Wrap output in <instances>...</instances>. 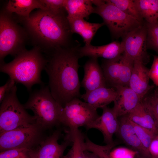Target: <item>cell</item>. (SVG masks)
<instances>
[{"label": "cell", "mask_w": 158, "mask_h": 158, "mask_svg": "<svg viewBox=\"0 0 158 158\" xmlns=\"http://www.w3.org/2000/svg\"><path fill=\"white\" fill-rule=\"evenodd\" d=\"M16 82L12 79H9L3 85L0 87V103L2 102L6 95L16 85Z\"/></svg>", "instance_id": "34"}, {"label": "cell", "mask_w": 158, "mask_h": 158, "mask_svg": "<svg viewBox=\"0 0 158 158\" xmlns=\"http://www.w3.org/2000/svg\"><path fill=\"white\" fill-rule=\"evenodd\" d=\"M117 95V92L115 88L104 87L81 95L80 98L97 109L99 108L102 109L114 102Z\"/></svg>", "instance_id": "19"}, {"label": "cell", "mask_w": 158, "mask_h": 158, "mask_svg": "<svg viewBox=\"0 0 158 158\" xmlns=\"http://www.w3.org/2000/svg\"><path fill=\"white\" fill-rule=\"evenodd\" d=\"M65 139L69 140L72 147L63 158H85L84 152L85 136L78 128L66 130Z\"/></svg>", "instance_id": "23"}, {"label": "cell", "mask_w": 158, "mask_h": 158, "mask_svg": "<svg viewBox=\"0 0 158 158\" xmlns=\"http://www.w3.org/2000/svg\"><path fill=\"white\" fill-rule=\"evenodd\" d=\"M93 4L95 5L96 6L101 5L105 2V0H91Z\"/></svg>", "instance_id": "37"}, {"label": "cell", "mask_w": 158, "mask_h": 158, "mask_svg": "<svg viewBox=\"0 0 158 158\" xmlns=\"http://www.w3.org/2000/svg\"><path fill=\"white\" fill-rule=\"evenodd\" d=\"M16 85L5 96L0 107V133L36 123L26 111L16 95Z\"/></svg>", "instance_id": "7"}, {"label": "cell", "mask_w": 158, "mask_h": 158, "mask_svg": "<svg viewBox=\"0 0 158 158\" xmlns=\"http://www.w3.org/2000/svg\"><path fill=\"white\" fill-rule=\"evenodd\" d=\"M117 92L112 108L118 118L127 114L135 108L142 100L128 86L114 87Z\"/></svg>", "instance_id": "13"}, {"label": "cell", "mask_w": 158, "mask_h": 158, "mask_svg": "<svg viewBox=\"0 0 158 158\" xmlns=\"http://www.w3.org/2000/svg\"><path fill=\"white\" fill-rule=\"evenodd\" d=\"M41 49L37 46L26 49L15 56L11 62L0 64V71L8 74L16 83L25 86L28 91L36 84L44 85L41 80L42 71L48 62Z\"/></svg>", "instance_id": "3"}, {"label": "cell", "mask_w": 158, "mask_h": 158, "mask_svg": "<svg viewBox=\"0 0 158 158\" xmlns=\"http://www.w3.org/2000/svg\"><path fill=\"white\" fill-rule=\"evenodd\" d=\"M78 46H70L54 51L48 56L44 68L49 78L48 86L53 97L63 107L68 102L80 97L78 70L80 58Z\"/></svg>", "instance_id": "2"}, {"label": "cell", "mask_w": 158, "mask_h": 158, "mask_svg": "<svg viewBox=\"0 0 158 158\" xmlns=\"http://www.w3.org/2000/svg\"><path fill=\"white\" fill-rule=\"evenodd\" d=\"M37 149H10L0 152V158H34Z\"/></svg>", "instance_id": "29"}, {"label": "cell", "mask_w": 158, "mask_h": 158, "mask_svg": "<svg viewBox=\"0 0 158 158\" xmlns=\"http://www.w3.org/2000/svg\"><path fill=\"white\" fill-rule=\"evenodd\" d=\"M142 99L152 111L158 126V97L154 92Z\"/></svg>", "instance_id": "31"}, {"label": "cell", "mask_w": 158, "mask_h": 158, "mask_svg": "<svg viewBox=\"0 0 158 158\" xmlns=\"http://www.w3.org/2000/svg\"><path fill=\"white\" fill-rule=\"evenodd\" d=\"M84 75L81 85L88 93L98 88L106 87L102 70L97 58H90L83 66Z\"/></svg>", "instance_id": "15"}, {"label": "cell", "mask_w": 158, "mask_h": 158, "mask_svg": "<svg viewBox=\"0 0 158 158\" xmlns=\"http://www.w3.org/2000/svg\"><path fill=\"white\" fill-rule=\"evenodd\" d=\"M36 8L47 9L42 0H10L5 8L8 12L22 18L28 17Z\"/></svg>", "instance_id": "21"}, {"label": "cell", "mask_w": 158, "mask_h": 158, "mask_svg": "<svg viewBox=\"0 0 158 158\" xmlns=\"http://www.w3.org/2000/svg\"><path fill=\"white\" fill-rule=\"evenodd\" d=\"M102 109V115L85 126L87 129L99 130L103 135L104 142L106 144H111L114 143L113 135L118 130V120L112 108L106 106Z\"/></svg>", "instance_id": "12"}, {"label": "cell", "mask_w": 158, "mask_h": 158, "mask_svg": "<svg viewBox=\"0 0 158 158\" xmlns=\"http://www.w3.org/2000/svg\"><path fill=\"white\" fill-rule=\"evenodd\" d=\"M23 105L33 111L36 123L45 130L60 124L63 107L53 97L48 85H42L32 92Z\"/></svg>", "instance_id": "4"}, {"label": "cell", "mask_w": 158, "mask_h": 158, "mask_svg": "<svg viewBox=\"0 0 158 158\" xmlns=\"http://www.w3.org/2000/svg\"><path fill=\"white\" fill-rule=\"evenodd\" d=\"M149 70L141 61H134L129 87L142 99L153 87L149 84Z\"/></svg>", "instance_id": "16"}, {"label": "cell", "mask_w": 158, "mask_h": 158, "mask_svg": "<svg viewBox=\"0 0 158 158\" xmlns=\"http://www.w3.org/2000/svg\"><path fill=\"white\" fill-rule=\"evenodd\" d=\"M135 158H147L140 153H138L136 155Z\"/></svg>", "instance_id": "38"}, {"label": "cell", "mask_w": 158, "mask_h": 158, "mask_svg": "<svg viewBox=\"0 0 158 158\" xmlns=\"http://www.w3.org/2000/svg\"><path fill=\"white\" fill-rule=\"evenodd\" d=\"M134 63L124 53L115 59L103 60L101 68L106 83L112 87L129 86Z\"/></svg>", "instance_id": "10"}, {"label": "cell", "mask_w": 158, "mask_h": 158, "mask_svg": "<svg viewBox=\"0 0 158 158\" xmlns=\"http://www.w3.org/2000/svg\"><path fill=\"white\" fill-rule=\"evenodd\" d=\"M84 155L85 158H99L95 154L88 151H85Z\"/></svg>", "instance_id": "36"}, {"label": "cell", "mask_w": 158, "mask_h": 158, "mask_svg": "<svg viewBox=\"0 0 158 158\" xmlns=\"http://www.w3.org/2000/svg\"><path fill=\"white\" fill-rule=\"evenodd\" d=\"M99 116L97 109L79 98H75L63 107L60 124L66 127V130L78 128L86 126Z\"/></svg>", "instance_id": "9"}, {"label": "cell", "mask_w": 158, "mask_h": 158, "mask_svg": "<svg viewBox=\"0 0 158 158\" xmlns=\"http://www.w3.org/2000/svg\"><path fill=\"white\" fill-rule=\"evenodd\" d=\"M115 146L114 143L105 145L95 144L87 137H85L84 144L85 151L92 152L99 158H111L110 152Z\"/></svg>", "instance_id": "26"}, {"label": "cell", "mask_w": 158, "mask_h": 158, "mask_svg": "<svg viewBox=\"0 0 158 158\" xmlns=\"http://www.w3.org/2000/svg\"><path fill=\"white\" fill-rule=\"evenodd\" d=\"M61 133V129H57L47 136L36 150L34 158H63L64 152L71 142L65 139L59 144Z\"/></svg>", "instance_id": "14"}, {"label": "cell", "mask_w": 158, "mask_h": 158, "mask_svg": "<svg viewBox=\"0 0 158 158\" xmlns=\"http://www.w3.org/2000/svg\"><path fill=\"white\" fill-rule=\"evenodd\" d=\"M78 51L81 58L88 56L98 58L102 57L105 59H112L123 54L124 49L121 42L114 41L108 44L94 46L91 44L79 47Z\"/></svg>", "instance_id": "17"}, {"label": "cell", "mask_w": 158, "mask_h": 158, "mask_svg": "<svg viewBox=\"0 0 158 158\" xmlns=\"http://www.w3.org/2000/svg\"><path fill=\"white\" fill-rule=\"evenodd\" d=\"M143 20L152 23L158 20V0H134Z\"/></svg>", "instance_id": "24"}, {"label": "cell", "mask_w": 158, "mask_h": 158, "mask_svg": "<svg viewBox=\"0 0 158 158\" xmlns=\"http://www.w3.org/2000/svg\"><path fill=\"white\" fill-rule=\"evenodd\" d=\"M149 158H158V133L155 135L148 150Z\"/></svg>", "instance_id": "35"}, {"label": "cell", "mask_w": 158, "mask_h": 158, "mask_svg": "<svg viewBox=\"0 0 158 158\" xmlns=\"http://www.w3.org/2000/svg\"><path fill=\"white\" fill-rule=\"evenodd\" d=\"M138 151L126 147H120L112 149L110 152L111 158H135Z\"/></svg>", "instance_id": "30"}, {"label": "cell", "mask_w": 158, "mask_h": 158, "mask_svg": "<svg viewBox=\"0 0 158 158\" xmlns=\"http://www.w3.org/2000/svg\"><path fill=\"white\" fill-rule=\"evenodd\" d=\"M105 1L103 4L94 7V13L102 18L104 24L114 37H122L143 24L107 0Z\"/></svg>", "instance_id": "8"}, {"label": "cell", "mask_w": 158, "mask_h": 158, "mask_svg": "<svg viewBox=\"0 0 158 158\" xmlns=\"http://www.w3.org/2000/svg\"><path fill=\"white\" fill-rule=\"evenodd\" d=\"M147 49L155 51L158 54V20L152 23H145Z\"/></svg>", "instance_id": "27"}, {"label": "cell", "mask_w": 158, "mask_h": 158, "mask_svg": "<svg viewBox=\"0 0 158 158\" xmlns=\"http://www.w3.org/2000/svg\"><path fill=\"white\" fill-rule=\"evenodd\" d=\"M122 38L121 42L125 54L134 61H140L144 65L149 62L147 32L144 25L128 33Z\"/></svg>", "instance_id": "11"}, {"label": "cell", "mask_w": 158, "mask_h": 158, "mask_svg": "<svg viewBox=\"0 0 158 158\" xmlns=\"http://www.w3.org/2000/svg\"><path fill=\"white\" fill-rule=\"evenodd\" d=\"M29 38L27 32L18 24L12 14L5 9L0 13V62L8 55L15 56L25 49V46Z\"/></svg>", "instance_id": "5"}, {"label": "cell", "mask_w": 158, "mask_h": 158, "mask_svg": "<svg viewBox=\"0 0 158 158\" xmlns=\"http://www.w3.org/2000/svg\"><path fill=\"white\" fill-rule=\"evenodd\" d=\"M118 120V133L123 141L133 149L147 158L145 150L138 137L130 121L126 115Z\"/></svg>", "instance_id": "20"}, {"label": "cell", "mask_w": 158, "mask_h": 158, "mask_svg": "<svg viewBox=\"0 0 158 158\" xmlns=\"http://www.w3.org/2000/svg\"><path fill=\"white\" fill-rule=\"evenodd\" d=\"M66 11L57 12L39 9L28 18L18 16L34 46L49 55L70 46L72 34Z\"/></svg>", "instance_id": "1"}, {"label": "cell", "mask_w": 158, "mask_h": 158, "mask_svg": "<svg viewBox=\"0 0 158 158\" xmlns=\"http://www.w3.org/2000/svg\"><path fill=\"white\" fill-rule=\"evenodd\" d=\"M126 115L136 124L149 129L155 134L158 133V126L154 116L143 99L135 108Z\"/></svg>", "instance_id": "18"}, {"label": "cell", "mask_w": 158, "mask_h": 158, "mask_svg": "<svg viewBox=\"0 0 158 158\" xmlns=\"http://www.w3.org/2000/svg\"><path fill=\"white\" fill-rule=\"evenodd\" d=\"M45 130L36 123L0 133V152L15 149H36L47 136Z\"/></svg>", "instance_id": "6"}, {"label": "cell", "mask_w": 158, "mask_h": 158, "mask_svg": "<svg viewBox=\"0 0 158 158\" xmlns=\"http://www.w3.org/2000/svg\"><path fill=\"white\" fill-rule=\"evenodd\" d=\"M46 9L54 12H61L66 10V0H42Z\"/></svg>", "instance_id": "32"}, {"label": "cell", "mask_w": 158, "mask_h": 158, "mask_svg": "<svg viewBox=\"0 0 158 158\" xmlns=\"http://www.w3.org/2000/svg\"><path fill=\"white\" fill-rule=\"evenodd\" d=\"M91 0H66L65 8L68 19L88 18L94 13Z\"/></svg>", "instance_id": "22"}, {"label": "cell", "mask_w": 158, "mask_h": 158, "mask_svg": "<svg viewBox=\"0 0 158 158\" xmlns=\"http://www.w3.org/2000/svg\"><path fill=\"white\" fill-rule=\"evenodd\" d=\"M154 92L158 97V88H157L155 89Z\"/></svg>", "instance_id": "39"}, {"label": "cell", "mask_w": 158, "mask_h": 158, "mask_svg": "<svg viewBox=\"0 0 158 158\" xmlns=\"http://www.w3.org/2000/svg\"><path fill=\"white\" fill-rule=\"evenodd\" d=\"M136 134L149 158L148 150L151 143L155 135L150 130L144 128L130 121Z\"/></svg>", "instance_id": "28"}, {"label": "cell", "mask_w": 158, "mask_h": 158, "mask_svg": "<svg viewBox=\"0 0 158 158\" xmlns=\"http://www.w3.org/2000/svg\"><path fill=\"white\" fill-rule=\"evenodd\" d=\"M149 77L154 84L158 86V56H154L153 63L149 70Z\"/></svg>", "instance_id": "33"}, {"label": "cell", "mask_w": 158, "mask_h": 158, "mask_svg": "<svg viewBox=\"0 0 158 158\" xmlns=\"http://www.w3.org/2000/svg\"><path fill=\"white\" fill-rule=\"evenodd\" d=\"M128 15L142 23L143 20L140 13L134 0H108Z\"/></svg>", "instance_id": "25"}]
</instances>
